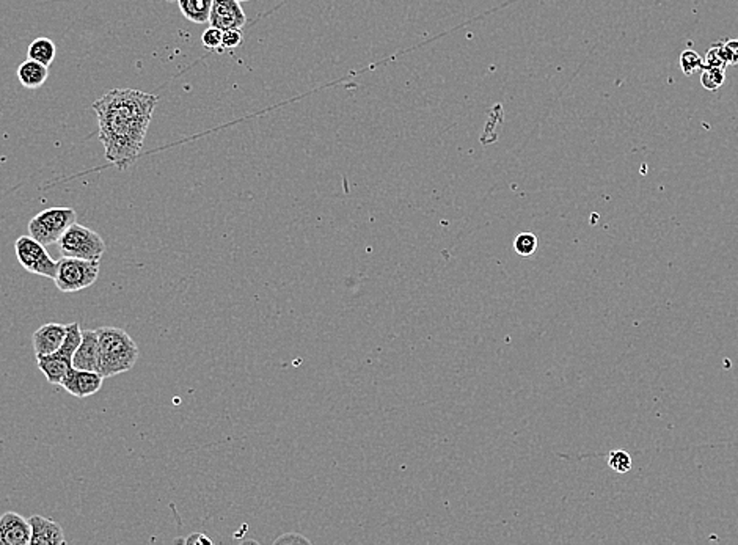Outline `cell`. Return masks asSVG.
<instances>
[{
    "label": "cell",
    "instance_id": "1",
    "mask_svg": "<svg viewBox=\"0 0 738 545\" xmlns=\"http://www.w3.org/2000/svg\"><path fill=\"white\" fill-rule=\"evenodd\" d=\"M158 103L153 93L133 88L107 91L93 103L105 157L119 170L139 157Z\"/></svg>",
    "mask_w": 738,
    "mask_h": 545
},
{
    "label": "cell",
    "instance_id": "2",
    "mask_svg": "<svg viewBox=\"0 0 738 545\" xmlns=\"http://www.w3.org/2000/svg\"><path fill=\"white\" fill-rule=\"evenodd\" d=\"M101 364L99 374L113 378L133 370L139 360V346L126 330L119 327L98 329Z\"/></svg>",
    "mask_w": 738,
    "mask_h": 545
},
{
    "label": "cell",
    "instance_id": "3",
    "mask_svg": "<svg viewBox=\"0 0 738 545\" xmlns=\"http://www.w3.org/2000/svg\"><path fill=\"white\" fill-rule=\"evenodd\" d=\"M82 342V329L79 322L66 326V336L62 348L50 356L36 357L38 368L52 385L62 384L63 379L73 370V357Z\"/></svg>",
    "mask_w": 738,
    "mask_h": 545
},
{
    "label": "cell",
    "instance_id": "4",
    "mask_svg": "<svg viewBox=\"0 0 738 545\" xmlns=\"http://www.w3.org/2000/svg\"><path fill=\"white\" fill-rule=\"evenodd\" d=\"M101 259H82L63 257L57 261V288L62 293H79L98 280Z\"/></svg>",
    "mask_w": 738,
    "mask_h": 545
},
{
    "label": "cell",
    "instance_id": "5",
    "mask_svg": "<svg viewBox=\"0 0 738 545\" xmlns=\"http://www.w3.org/2000/svg\"><path fill=\"white\" fill-rule=\"evenodd\" d=\"M57 245L62 257L71 258L101 259L105 252L104 239L96 231L79 224L71 225Z\"/></svg>",
    "mask_w": 738,
    "mask_h": 545
},
{
    "label": "cell",
    "instance_id": "6",
    "mask_svg": "<svg viewBox=\"0 0 738 545\" xmlns=\"http://www.w3.org/2000/svg\"><path fill=\"white\" fill-rule=\"evenodd\" d=\"M76 211L73 208L57 206L44 210L28 222V234L40 244H57L63 233L68 230L71 225L76 224Z\"/></svg>",
    "mask_w": 738,
    "mask_h": 545
},
{
    "label": "cell",
    "instance_id": "7",
    "mask_svg": "<svg viewBox=\"0 0 738 545\" xmlns=\"http://www.w3.org/2000/svg\"><path fill=\"white\" fill-rule=\"evenodd\" d=\"M14 252H16V258L27 272L35 273L46 279H56V259L50 258V253L46 250V245L40 244L30 234L21 236L14 242Z\"/></svg>",
    "mask_w": 738,
    "mask_h": 545
},
{
    "label": "cell",
    "instance_id": "8",
    "mask_svg": "<svg viewBox=\"0 0 738 545\" xmlns=\"http://www.w3.org/2000/svg\"><path fill=\"white\" fill-rule=\"evenodd\" d=\"M247 22L244 10L241 7V2L237 0H212L211 7L210 24L212 27L220 30H233V28L244 27Z\"/></svg>",
    "mask_w": 738,
    "mask_h": 545
},
{
    "label": "cell",
    "instance_id": "9",
    "mask_svg": "<svg viewBox=\"0 0 738 545\" xmlns=\"http://www.w3.org/2000/svg\"><path fill=\"white\" fill-rule=\"evenodd\" d=\"M104 379V376H101L98 371L73 368L66 374V378L63 379L60 387L76 398H88L103 388Z\"/></svg>",
    "mask_w": 738,
    "mask_h": 545
},
{
    "label": "cell",
    "instance_id": "10",
    "mask_svg": "<svg viewBox=\"0 0 738 545\" xmlns=\"http://www.w3.org/2000/svg\"><path fill=\"white\" fill-rule=\"evenodd\" d=\"M32 541V526L28 518L8 510L0 516V545H27Z\"/></svg>",
    "mask_w": 738,
    "mask_h": 545
},
{
    "label": "cell",
    "instance_id": "11",
    "mask_svg": "<svg viewBox=\"0 0 738 545\" xmlns=\"http://www.w3.org/2000/svg\"><path fill=\"white\" fill-rule=\"evenodd\" d=\"M99 364H101V349H99L98 330H82V342L73 357V368L99 372Z\"/></svg>",
    "mask_w": 738,
    "mask_h": 545
},
{
    "label": "cell",
    "instance_id": "12",
    "mask_svg": "<svg viewBox=\"0 0 738 545\" xmlns=\"http://www.w3.org/2000/svg\"><path fill=\"white\" fill-rule=\"evenodd\" d=\"M66 336V326L58 322L44 324L40 329L35 330L32 344L35 350L36 357L50 356L62 348L63 342Z\"/></svg>",
    "mask_w": 738,
    "mask_h": 545
},
{
    "label": "cell",
    "instance_id": "13",
    "mask_svg": "<svg viewBox=\"0 0 738 545\" xmlns=\"http://www.w3.org/2000/svg\"><path fill=\"white\" fill-rule=\"evenodd\" d=\"M30 526H32V545H62L66 542L65 539V533L60 525L50 520V518H42V516H32L28 518Z\"/></svg>",
    "mask_w": 738,
    "mask_h": 545
},
{
    "label": "cell",
    "instance_id": "14",
    "mask_svg": "<svg viewBox=\"0 0 738 545\" xmlns=\"http://www.w3.org/2000/svg\"><path fill=\"white\" fill-rule=\"evenodd\" d=\"M48 76H50L48 66L38 64L35 60H30V58L26 60L24 64L19 65V68H18V79H19L22 87L28 88V90L40 88L48 81Z\"/></svg>",
    "mask_w": 738,
    "mask_h": 545
},
{
    "label": "cell",
    "instance_id": "15",
    "mask_svg": "<svg viewBox=\"0 0 738 545\" xmlns=\"http://www.w3.org/2000/svg\"><path fill=\"white\" fill-rule=\"evenodd\" d=\"M178 4L188 21L196 22V24L210 22L212 0H178Z\"/></svg>",
    "mask_w": 738,
    "mask_h": 545
},
{
    "label": "cell",
    "instance_id": "16",
    "mask_svg": "<svg viewBox=\"0 0 738 545\" xmlns=\"http://www.w3.org/2000/svg\"><path fill=\"white\" fill-rule=\"evenodd\" d=\"M56 44L50 38H36L30 42L27 50V57L30 60H35L38 64H42L44 66L50 68L54 58H56Z\"/></svg>",
    "mask_w": 738,
    "mask_h": 545
},
{
    "label": "cell",
    "instance_id": "17",
    "mask_svg": "<svg viewBox=\"0 0 738 545\" xmlns=\"http://www.w3.org/2000/svg\"><path fill=\"white\" fill-rule=\"evenodd\" d=\"M726 81L725 68H711L705 66L701 73V84L703 88L709 91H717L721 88Z\"/></svg>",
    "mask_w": 738,
    "mask_h": 545
},
{
    "label": "cell",
    "instance_id": "18",
    "mask_svg": "<svg viewBox=\"0 0 738 545\" xmlns=\"http://www.w3.org/2000/svg\"><path fill=\"white\" fill-rule=\"evenodd\" d=\"M537 245H539V241H537L536 234H533L529 231H525V233H520L517 236L516 241H514V250L522 258H529V257H533L536 253Z\"/></svg>",
    "mask_w": 738,
    "mask_h": 545
},
{
    "label": "cell",
    "instance_id": "19",
    "mask_svg": "<svg viewBox=\"0 0 738 545\" xmlns=\"http://www.w3.org/2000/svg\"><path fill=\"white\" fill-rule=\"evenodd\" d=\"M680 68H682L683 74L693 76L696 71L703 70V58L697 54L696 50H683L680 54Z\"/></svg>",
    "mask_w": 738,
    "mask_h": 545
},
{
    "label": "cell",
    "instance_id": "20",
    "mask_svg": "<svg viewBox=\"0 0 738 545\" xmlns=\"http://www.w3.org/2000/svg\"><path fill=\"white\" fill-rule=\"evenodd\" d=\"M608 465L616 473H627L632 469V457H630L627 451L616 449V451L610 453V456H608Z\"/></svg>",
    "mask_w": 738,
    "mask_h": 545
},
{
    "label": "cell",
    "instance_id": "21",
    "mask_svg": "<svg viewBox=\"0 0 738 545\" xmlns=\"http://www.w3.org/2000/svg\"><path fill=\"white\" fill-rule=\"evenodd\" d=\"M222 36L223 30H220V28L212 27V26H211V27L208 28V30H204V32H203V46H204L206 50H222Z\"/></svg>",
    "mask_w": 738,
    "mask_h": 545
},
{
    "label": "cell",
    "instance_id": "22",
    "mask_svg": "<svg viewBox=\"0 0 738 545\" xmlns=\"http://www.w3.org/2000/svg\"><path fill=\"white\" fill-rule=\"evenodd\" d=\"M719 56L726 65L738 64V40H727L719 44Z\"/></svg>",
    "mask_w": 738,
    "mask_h": 545
},
{
    "label": "cell",
    "instance_id": "23",
    "mask_svg": "<svg viewBox=\"0 0 738 545\" xmlns=\"http://www.w3.org/2000/svg\"><path fill=\"white\" fill-rule=\"evenodd\" d=\"M242 42V34L241 30L233 28V30H225L222 36V50H236Z\"/></svg>",
    "mask_w": 738,
    "mask_h": 545
},
{
    "label": "cell",
    "instance_id": "24",
    "mask_svg": "<svg viewBox=\"0 0 738 545\" xmlns=\"http://www.w3.org/2000/svg\"><path fill=\"white\" fill-rule=\"evenodd\" d=\"M705 66H711V68H726V64L723 58L719 56V44H715L711 50L707 52V57L703 60V68Z\"/></svg>",
    "mask_w": 738,
    "mask_h": 545
},
{
    "label": "cell",
    "instance_id": "25",
    "mask_svg": "<svg viewBox=\"0 0 738 545\" xmlns=\"http://www.w3.org/2000/svg\"><path fill=\"white\" fill-rule=\"evenodd\" d=\"M178 542H186V544H192V542H202V544H211L212 541H211L210 538H206V536H204V534H202V533H196L194 536H190V538L184 539V541H182V539H180Z\"/></svg>",
    "mask_w": 738,
    "mask_h": 545
},
{
    "label": "cell",
    "instance_id": "26",
    "mask_svg": "<svg viewBox=\"0 0 738 545\" xmlns=\"http://www.w3.org/2000/svg\"><path fill=\"white\" fill-rule=\"evenodd\" d=\"M237 2H241V4H242V2H250V0H237Z\"/></svg>",
    "mask_w": 738,
    "mask_h": 545
}]
</instances>
